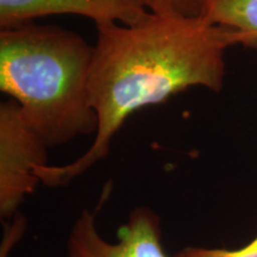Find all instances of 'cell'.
Wrapping results in <instances>:
<instances>
[{
	"label": "cell",
	"mask_w": 257,
	"mask_h": 257,
	"mask_svg": "<svg viewBox=\"0 0 257 257\" xmlns=\"http://www.w3.org/2000/svg\"><path fill=\"white\" fill-rule=\"evenodd\" d=\"M54 15L82 16L92 19L96 28L112 24L133 27L152 16L141 0H0L2 30Z\"/></svg>",
	"instance_id": "cell-5"
},
{
	"label": "cell",
	"mask_w": 257,
	"mask_h": 257,
	"mask_svg": "<svg viewBox=\"0 0 257 257\" xmlns=\"http://www.w3.org/2000/svg\"><path fill=\"white\" fill-rule=\"evenodd\" d=\"M48 165V146L14 99L0 104V217L10 220L36 191V169Z\"/></svg>",
	"instance_id": "cell-3"
},
{
	"label": "cell",
	"mask_w": 257,
	"mask_h": 257,
	"mask_svg": "<svg viewBox=\"0 0 257 257\" xmlns=\"http://www.w3.org/2000/svg\"><path fill=\"white\" fill-rule=\"evenodd\" d=\"M98 29L89 76V101L98 118L91 147L64 166H40L36 175L50 188L69 185L105 159L112 140L135 112L161 104L191 87L220 92L225 53L236 32L204 18L153 15L143 23Z\"/></svg>",
	"instance_id": "cell-1"
},
{
	"label": "cell",
	"mask_w": 257,
	"mask_h": 257,
	"mask_svg": "<svg viewBox=\"0 0 257 257\" xmlns=\"http://www.w3.org/2000/svg\"><path fill=\"white\" fill-rule=\"evenodd\" d=\"M94 46L56 25L28 23L0 32V89L48 148L96 133L89 101Z\"/></svg>",
	"instance_id": "cell-2"
},
{
	"label": "cell",
	"mask_w": 257,
	"mask_h": 257,
	"mask_svg": "<svg viewBox=\"0 0 257 257\" xmlns=\"http://www.w3.org/2000/svg\"><path fill=\"white\" fill-rule=\"evenodd\" d=\"M174 257H257V236L239 249L188 245L179 250Z\"/></svg>",
	"instance_id": "cell-8"
},
{
	"label": "cell",
	"mask_w": 257,
	"mask_h": 257,
	"mask_svg": "<svg viewBox=\"0 0 257 257\" xmlns=\"http://www.w3.org/2000/svg\"><path fill=\"white\" fill-rule=\"evenodd\" d=\"M202 18L233 30L240 46L257 49V0H206Z\"/></svg>",
	"instance_id": "cell-6"
},
{
	"label": "cell",
	"mask_w": 257,
	"mask_h": 257,
	"mask_svg": "<svg viewBox=\"0 0 257 257\" xmlns=\"http://www.w3.org/2000/svg\"><path fill=\"white\" fill-rule=\"evenodd\" d=\"M85 208L70 227L67 257H169L162 245L161 218L153 208L137 206L108 242L98 231L96 211Z\"/></svg>",
	"instance_id": "cell-4"
},
{
	"label": "cell",
	"mask_w": 257,
	"mask_h": 257,
	"mask_svg": "<svg viewBox=\"0 0 257 257\" xmlns=\"http://www.w3.org/2000/svg\"><path fill=\"white\" fill-rule=\"evenodd\" d=\"M150 14L173 18H201L206 0H141Z\"/></svg>",
	"instance_id": "cell-7"
}]
</instances>
